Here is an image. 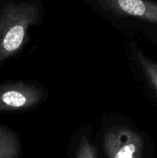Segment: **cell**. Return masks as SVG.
I'll return each mask as SVG.
<instances>
[{
	"label": "cell",
	"mask_w": 157,
	"mask_h": 158,
	"mask_svg": "<svg viewBox=\"0 0 157 158\" xmlns=\"http://www.w3.org/2000/svg\"><path fill=\"white\" fill-rule=\"evenodd\" d=\"M39 16V7L31 3H7L0 7V63L21 49Z\"/></svg>",
	"instance_id": "obj_1"
},
{
	"label": "cell",
	"mask_w": 157,
	"mask_h": 158,
	"mask_svg": "<svg viewBox=\"0 0 157 158\" xmlns=\"http://www.w3.org/2000/svg\"><path fill=\"white\" fill-rule=\"evenodd\" d=\"M143 146L141 135L127 126L113 127L103 136L107 158H143Z\"/></svg>",
	"instance_id": "obj_2"
},
{
	"label": "cell",
	"mask_w": 157,
	"mask_h": 158,
	"mask_svg": "<svg viewBox=\"0 0 157 158\" xmlns=\"http://www.w3.org/2000/svg\"><path fill=\"white\" fill-rule=\"evenodd\" d=\"M43 98V90L32 83L16 81L0 84V111L30 109Z\"/></svg>",
	"instance_id": "obj_3"
},
{
	"label": "cell",
	"mask_w": 157,
	"mask_h": 158,
	"mask_svg": "<svg viewBox=\"0 0 157 158\" xmlns=\"http://www.w3.org/2000/svg\"><path fill=\"white\" fill-rule=\"evenodd\" d=\"M118 18L131 17L157 24V4L149 0H95Z\"/></svg>",
	"instance_id": "obj_4"
},
{
	"label": "cell",
	"mask_w": 157,
	"mask_h": 158,
	"mask_svg": "<svg viewBox=\"0 0 157 158\" xmlns=\"http://www.w3.org/2000/svg\"><path fill=\"white\" fill-rule=\"evenodd\" d=\"M19 155L18 136L7 127L0 125V158H18Z\"/></svg>",
	"instance_id": "obj_5"
},
{
	"label": "cell",
	"mask_w": 157,
	"mask_h": 158,
	"mask_svg": "<svg viewBox=\"0 0 157 158\" xmlns=\"http://www.w3.org/2000/svg\"><path fill=\"white\" fill-rule=\"evenodd\" d=\"M135 56L144 78L157 94V63L145 56L139 48L135 50Z\"/></svg>",
	"instance_id": "obj_6"
},
{
	"label": "cell",
	"mask_w": 157,
	"mask_h": 158,
	"mask_svg": "<svg viewBox=\"0 0 157 158\" xmlns=\"http://www.w3.org/2000/svg\"><path fill=\"white\" fill-rule=\"evenodd\" d=\"M76 158H97V151L95 147L86 137H81L79 143Z\"/></svg>",
	"instance_id": "obj_7"
}]
</instances>
